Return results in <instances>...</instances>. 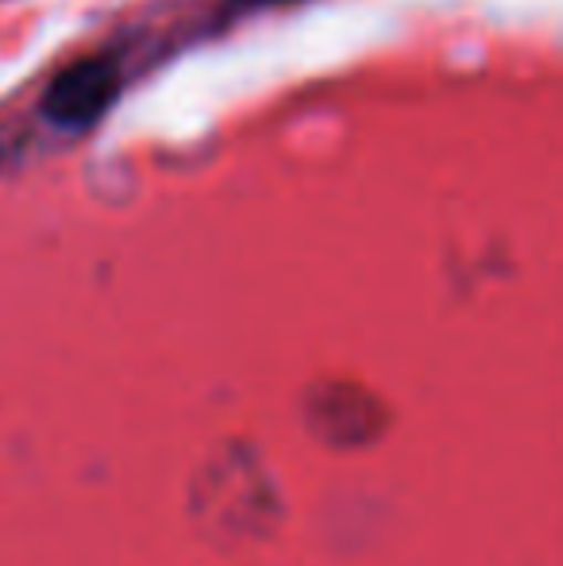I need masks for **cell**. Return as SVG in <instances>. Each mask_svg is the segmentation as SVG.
Returning a JSON list of instances; mask_svg holds the SVG:
<instances>
[{"label": "cell", "instance_id": "obj_1", "mask_svg": "<svg viewBox=\"0 0 563 566\" xmlns=\"http://www.w3.org/2000/svg\"><path fill=\"white\" fill-rule=\"evenodd\" d=\"M121 93V70L113 59H85L66 66L43 97V116L54 127H90L113 108Z\"/></svg>", "mask_w": 563, "mask_h": 566}, {"label": "cell", "instance_id": "obj_2", "mask_svg": "<svg viewBox=\"0 0 563 566\" xmlns=\"http://www.w3.org/2000/svg\"><path fill=\"white\" fill-rule=\"evenodd\" d=\"M240 4H267V0H240Z\"/></svg>", "mask_w": 563, "mask_h": 566}]
</instances>
